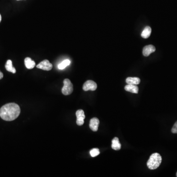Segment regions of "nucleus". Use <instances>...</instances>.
Returning <instances> with one entry per match:
<instances>
[{
	"instance_id": "423d86ee",
	"label": "nucleus",
	"mask_w": 177,
	"mask_h": 177,
	"mask_svg": "<svg viewBox=\"0 0 177 177\" xmlns=\"http://www.w3.org/2000/svg\"><path fill=\"white\" fill-rule=\"evenodd\" d=\"M77 117L76 124L79 126L82 125L84 124V119H85L84 111L82 109L77 110L76 112Z\"/></svg>"
},
{
	"instance_id": "9b49d317",
	"label": "nucleus",
	"mask_w": 177,
	"mask_h": 177,
	"mask_svg": "<svg viewBox=\"0 0 177 177\" xmlns=\"http://www.w3.org/2000/svg\"><path fill=\"white\" fill-rule=\"evenodd\" d=\"M24 62L26 67L29 70L32 69L36 66V63H35V61H32L29 57H27L25 59Z\"/></svg>"
},
{
	"instance_id": "dca6fc26",
	"label": "nucleus",
	"mask_w": 177,
	"mask_h": 177,
	"mask_svg": "<svg viewBox=\"0 0 177 177\" xmlns=\"http://www.w3.org/2000/svg\"><path fill=\"white\" fill-rule=\"evenodd\" d=\"M90 153L91 156L93 157H96V156H97L98 155H100V150L97 148L93 149L90 150Z\"/></svg>"
},
{
	"instance_id": "0eeeda50",
	"label": "nucleus",
	"mask_w": 177,
	"mask_h": 177,
	"mask_svg": "<svg viewBox=\"0 0 177 177\" xmlns=\"http://www.w3.org/2000/svg\"><path fill=\"white\" fill-rule=\"evenodd\" d=\"M100 124V120L97 118H93L90 122V128L93 131H97Z\"/></svg>"
},
{
	"instance_id": "f03ea898",
	"label": "nucleus",
	"mask_w": 177,
	"mask_h": 177,
	"mask_svg": "<svg viewBox=\"0 0 177 177\" xmlns=\"http://www.w3.org/2000/svg\"><path fill=\"white\" fill-rule=\"evenodd\" d=\"M162 162V157L159 153H154L150 155L147 162V166L150 170L158 168Z\"/></svg>"
},
{
	"instance_id": "4468645a",
	"label": "nucleus",
	"mask_w": 177,
	"mask_h": 177,
	"mask_svg": "<svg viewBox=\"0 0 177 177\" xmlns=\"http://www.w3.org/2000/svg\"><path fill=\"white\" fill-rule=\"evenodd\" d=\"M152 29L149 26H147L144 29L141 33V37L144 38H148L150 36Z\"/></svg>"
},
{
	"instance_id": "412c9836",
	"label": "nucleus",
	"mask_w": 177,
	"mask_h": 177,
	"mask_svg": "<svg viewBox=\"0 0 177 177\" xmlns=\"http://www.w3.org/2000/svg\"><path fill=\"white\" fill-rule=\"evenodd\" d=\"M17 1H19V0H17Z\"/></svg>"
},
{
	"instance_id": "39448f33",
	"label": "nucleus",
	"mask_w": 177,
	"mask_h": 177,
	"mask_svg": "<svg viewBox=\"0 0 177 177\" xmlns=\"http://www.w3.org/2000/svg\"><path fill=\"white\" fill-rule=\"evenodd\" d=\"M37 67L44 71H49L52 70L53 66L47 60H45L37 66Z\"/></svg>"
},
{
	"instance_id": "aec40b11",
	"label": "nucleus",
	"mask_w": 177,
	"mask_h": 177,
	"mask_svg": "<svg viewBox=\"0 0 177 177\" xmlns=\"http://www.w3.org/2000/svg\"><path fill=\"white\" fill-rule=\"evenodd\" d=\"M176 176H177V173H176Z\"/></svg>"
},
{
	"instance_id": "7ed1b4c3",
	"label": "nucleus",
	"mask_w": 177,
	"mask_h": 177,
	"mask_svg": "<svg viewBox=\"0 0 177 177\" xmlns=\"http://www.w3.org/2000/svg\"><path fill=\"white\" fill-rule=\"evenodd\" d=\"M73 91V84L71 80L68 79H65L64 80V87L61 89V92L63 95L68 96L71 95Z\"/></svg>"
},
{
	"instance_id": "6e6552de",
	"label": "nucleus",
	"mask_w": 177,
	"mask_h": 177,
	"mask_svg": "<svg viewBox=\"0 0 177 177\" xmlns=\"http://www.w3.org/2000/svg\"><path fill=\"white\" fill-rule=\"evenodd\" d=\"M155 51V47L153 45H147L143 49V54L145 57H148L150 54Z\"/></svg>"
},
{
	"instance_id": "1a4fd4ad",
	"label": "nucleus",
	"mask_w": 177,
	"mask_h": 177,
	"mask_svg": "<svg viewBox=\"0 0 177 177\" xmlns=\"http://www.w3.org/2000/svg\"><path fill=\"white\" fill-rule=\"evenodd\" d=\"M125 90L130 93L138 94L139 88L135 85L127 84L125 87Z\"/></svg>"
},
{
	"instance_id": "20e7f679",
	"label": "nucleus",
	"mask_w": 177,
	"mask_h": 177,
	"mask_svg": "<svg viewBox=\"0 0 177 177\" xmlns=\"http://www.w3.org/2000/svg\"><path fill=\"white\" fill-rule=\"evenodd\" d=\"M97 89V84L96 83L92 80H88L85 82L83 86V89L85 91H94L96 90Z\"/></svg>"
},
{
	"instance_id": "ddd939ff",
	"label": "nucleus",
	"mask_w": 177,
	"mask_h": 177,
	"mask_svg": "<svg viewBox=\"0 0 177 177\" xmlns=\"http://www.w3.org/2000/svg\"><path fill=\"white\" fill-rule=\"evenodd\" d=\"M126 82L127 84L138 85L140 83V79L138 77H130L126 79Z\"/></svg>"
},
{
	"instance_id": "9d476101",
	"label": "nucleus",
	"mask_w": 177,
	"mask_h": 177,
	"mask_svg": "<svg viewBox=\"0 0 177 177\" xmlns=\"http://www.w3.org/2000/svg\"><path fill=\"white\" fill-rule=\"evenodd\" d=\"M111 147L115 150H120L121 148V144L120 143L119 139L118 137H115L112 140Z\"/></svg>"
},
{
	"instance_id": "f257e3e1",
	"label": "nucleus",
	"mask_w": 177,
	"mask_h": 177,
	"mask_svg": "<svg viewBox=\"0 0 177 177\" xmlns=\"http://www.w3.org/2000/svg\"><path fill=\"white\" fill-rule=\"evenodd\" d=\"M21 110L19 106L15 103L5 104L0 109V117L3 120L12 121L19 116Z\"/></svg>"
},
{
	"instance_id": "6ab92c4d",
	"label": "nucleus",
	"mask_w": 177,
	"mask_h": 177,
	"mask_svg": "<svg viewBox=\"0 0 177 177\" xmlns=\"http://www.w3.org/2000/svg\"><path fill=\"white\" fill-rule=\"evenodd\" d=\"M1 20H2V16H1V14H0V23H1Z\"/></svg>"
},
{
	"instance_id": "f8f14e48",
	"label": "nucleus",
	"mask_w": 177,
	"mask_h": 177,
	"mask_svg": "<svg viewBox=\"0 0 177 177\" xmlns=\"http://www.w3.org/2000/svg\"><path fill=\"white\" fill-rule=\"evenodd\" d=\"M5 67H6L7 71H8L11 72L12 73H16V70H15V67L13 66L12 62L11 60H8L7 61L6 65H5Z\"/></svg>"
},
{
	"instance_id": "2eb2a0df",
	"label": "nucleus",
	"mask_w": 177,
	"mask_h": 177,
	"mask_svg": "<svg viewBox=\"0 0 177 177\" xmlns=\"http://www.w3.org/2000/svg\"><path fill=\"white\" fill-rule=\"evenodd\" d=\"M71 61L68 59H66L63 61L61 63L58 65V67L59 70H63L71 64Z\"/></svg>"
},
{
	"instance_id": "a211bd4d",
	"label": "nucleus",
	"mask_w": 177,
	"mask_h": 177,
	"mask_svg": "<svg viewBox=\"0 0 177 177\" xmlns=\"http://www.w3.org/2000/svg\"><path fill=\"white\" fill-rule=\"evenodd\" d=\"M4 77V75H3V73L2 72L0 71V80L2 79Z\"/></svg>"
},
{
	"instance_id": "f3484780",
	"label": "nucleus",
	"mask_w": 177,
	"mask_h": 177,
	"mask_svg": "<svg viewBox=\"0 0 177 177\" xmlns=\"http://www.w3.org/2000/svg\"><path fill=\"white\" fill-rule=\"evenodd\" d=\"M171 131L173 133H177V121L173 126Z\"/></svg>"
}]
</instances>
